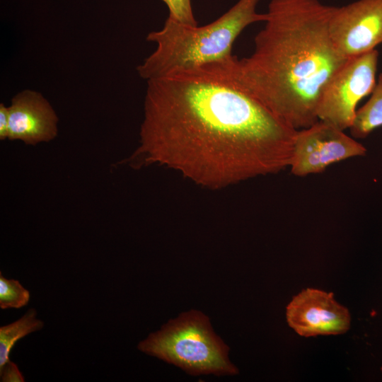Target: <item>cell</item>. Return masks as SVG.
Wrapping results in <instances>:
<instances>
[{"label": "cell", "mask_w": 382, "mask_h": 382, "mask_svg": "<svg viewBox=\"0 0 382 382\" xmlns=\"http://www.w3.org/2000/svg\"><path fill=\"white\" fill-rule=\"evenodd\" d=\"M297 131L214 62L147 81L139 146L127 162L221 189L289 168Z\"/></svg>", "instance_id": "1"}, {"label": "cell", "mask_w": 382, "mask_h": 382, "mask_svg": "<svg viewBox=\"0 0 382 382\" xmlns=\"http://www.w3.org/2000/svg\"><path fill=\"white\" fill-rule=\"evenodd\" d=\"M334 7L319 0H270L253 53L219 62L239 87L296 130L318 121L323 91L349 59L330 35Z\"/></svg>", "instance_id": "2"}, {"label": "cell", "mask_w": 382, "mask_h": 382, "mask_svg": "<svg viewBox=\"0 0 382 382\" xmlns=\"http://www.w3.org/2000/svg\"><path fill=\"white\" fill-rule=\"evenodd\" d=\"M260 1L238 0L219 18L202 26L185 25L168 17L161 30L146 36L156 47L138 65L139 76L147 81L230 58L233 44L243 30L253 23L265 22L266 13L257 11Z\"/></svg>", "instance_id": "3"}, {"label": "cell", "mask_w": 382, "mask_h": 382, "mask_svg": "<svg viewBox=\"0 0 382 382\" xmlns=\"http://www.w3.org/2000/svg\"><path fill=\"white\" fill-rule=\"evenodd\" d=\"M138 349L192 375L237 374L228 347L214 332L209 318L197 311L182 313L141 341Z\"/></svg>", "instance_id": "4"}, {"label": "cell", "mask_w": 382, "mask_h": 382, "mask_svg": "<svg viewBox=\"0 0 382 382\" xmlns=\"http://www.w3.org/2000/svg\"><path fill=\"white\" fill-rule=\"evenodd\" d=\"M378 57L376 49L350 58L332 76L320 96L318 120L344 131L351 127L358 103L376 85Z\"/></svg>", "instance_id": "5"}, {"label": "cell", "mask_w": 382, "mask_h": 382, "mask_svg": "<svg viewBox=\"0 0 382 382\" xmlns=\"http://www.w3.org/2000/svg\"><path fill=\"white\" fill-rule=\"evenodd\" d=\"M366 153V149L344 130L318 120L297 131L289 168L294 175L304 177Z\"/></svg>", "instance_id": "6"}, {"label": "cell", "mask_w": 382, "mask_h": 382, "mask_svg": "<svg viewBox=\"0 0 382 382\" xmlns=\"http://www.w3.org/2000/svg\"><path fill=\"white\" fill-rule=\"evenodd\" d=\"M329 33L335 47L347 59L376 50L382 44V0H357L335 6Z\"/></svg>", "instance_id": "7"}, {"label": "cell", "mask_w": 382, "mask_h": 382, "mask_svg": "<svg viewBox=\"0 0 382 382\" xmlns=\"http://www.w3.org/2000/svg\"><path fill=\"white\" fill-rule=\"evenodd\" d=\"M289 325L299 335H340L350 327V314L332 293L308 288L296 295L286 307Z\"/></svg>", "instance_id": "8"}, {"label": "cell", "mask_w": 382, "mask_h": 382, "mask_svg": "<svg viewBox=\"0 0 382 382\" xmlns=\"http://www.w3.org/2000/svg\"><path fill=\"white\" fill-rule=\"evenodd\" d=\"M8 108V139L35 145L50 141L56 137L58 118L41 93L24 90L13 97Z\"/></svg>", "instance_id": "9"}, {"label": "cell", "mask_w": 382, "mask_h": 382, "mask_svg": "<svg viewBox=\"0 0 382 382\" xmlns=\"http://www.w3.org/2000/svg\"><path fill=\"white\" fill-rule=\"evenodd\" d=\"M367 102L357 110L349 128L353 137H366L382 126V72L378 75L374 90Z\"/></svg>", "instance_id": "10"}, {"label": "cell", "mask_w": 382, "mask_h": 382, "mask_svg": "<svg viewBox=\"0 0 382 382\" xmlns=\"http://www.w3.org/2000/svg\"><path fill=\"white\" fill-rule=\"evenodd\" d=\"M36 316V310L30 308L16 321L0 328V367L9 361L10 352L18 340L43 328L44 323Z\"/></svg>", "instance_id": "11"}, {"label": "cell", "mask_w": 382, "mask_h": 382, "mask_svg": "<svg viewBox=\"0 0 382 382\" xmlns=\"http://www.w3.org/2000/svg\"><path fill=\"white\" fill-rule=\"evenodd\" d=\"M30 301V292L16 279H8L0 273V308H21Z\"/></svg>", "instance_id": "12"}, {"label": "cell", "mask_w": 382, "mask_h": 382, "mask_svg": "<svg viewBox=\"0 0 382 382\" xmlns=\"http://www.w3.org/2000/svg\"><path fill=\"white\" fill-rule=\"evenodd\" d=\"M167 6L168 17L175 21L189 25H197L194 16L191 0H161Z\"/></svg>", "instance_id": "13"}, {"label": "cell", "mask_w": 382, "mask_h": 382, "mask_svg": "<svg viewBox=\"0 0 382 382\" xmlns=\"http://www.w3.org/2000/svg\"><path fill=\"white\" fill-rule=\"evenodd\" d=\"M0 381L1 382H24L25 379L17 365L9 360L0 367Z\"/></svg>", "instance_id": "14"}, {"label": "cell", "mask_w": 382, "mask_h": 382, "mask_svg": "<svg viewBox=\"0 0 382 382\" xmlns=\"http://www.w3.org/2000/svg\"><path fill=\"white\" fill-rule=\"evenodd\" d=\"M8 108L0 104V139L4 140L8 137Z\"/></svg>", "instance_id": "15"}]
</instances>
